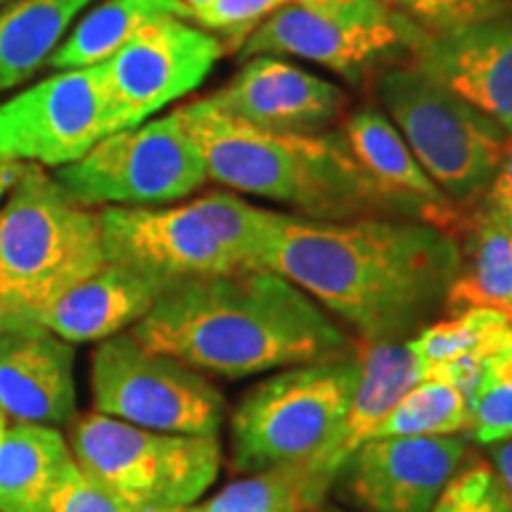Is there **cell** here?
<instances>
[{
    "instance_id": "cell-9",
    "label": "cell",
    "mask_w": 512,
    "mask_h": 512,
    "mask_svg": "<svg viewBox=\"0 0 512 512\" xmlns=\"http://www.w3.org/2000/svg\"><path fill=\"white\" fill-rule=\"evenodd\" d=\"M93 399L102 415L155 432L216 437L226 401L195 368L145 349L136 337L102 339L93 356Z\"/></svg>"
},
{
    "instance_id": "cell-38",
    "label": "cell",
    "mask_w": 512,
    "mask_h": 512,
    "mask_svg": "<svg viewBox=\"0 0 512 512\" xmlns=\"http://www.w3.org/2000/svg\"><path fill=\"white\" fill-rule=\"evenodd\" d=\"M185 5H188V8L192 10V8H202V5H207V3H211V0H183Z\"/></svg>"
},
{
    "instance_id": "cell-22",
    "label": "cell",
    "mask_w": 512,
    "mask_h": 512,
    "mask_svg": "<svg viewBox=\"0 0 512 512\" xmlns=\"http://www.w3.org/2000/svg\"><path fill=\"white\" fill-rule=\"evenodd\" d=\"M76 460L50 427L22 422L0 439V512H50Z\"/></svg>"
},
{
    "instance_id": "cell-29",
    "label": "cell",
    "mask_w": 512,
    "mask_h": 512,
    "mask_svg": "<svg viewBox=\"0 0 512 512\" xmlns=\"http://www.w3.org/2000/svg\"><path fill=\"white\" fill-rule=\"evenodd\" d=\"M470 408L467 437L484 446L512 439V332L501 349L484 358Z\"/></svg>"
},
{
    "instance_id": "cell-12",
    "label": "cell",
    "mask_w": 512,
    "mask_h": 512,
    "mask_svg": "<svg viewBox=\"0 0 512 512\" xmlns=\"http://www.w3.org/2000/svg\"><path fill=\"white\" fill-rule=\"evenodd\" d=\"M105 67L62 69L0 105V157L24 164L79 162L107 136Z\"/></svg>"
},
{
    "instance_id": "cell-10",
    "label": "cell",
    "mask_w": 512,
    "mask_h": 512,
    "mask_svg": "<svg viewBox=\"0 0 512 512\" xmlns=\"http://www.w3.org/2000/svg\"><path fill=\"white\" fill-rule=\"evenodd\" d=\"M425 36L384 0L287 3L249 34L240 55L299 57L354 76L394 50H411Z\"/></svg>"
},
{
    "instance_id": "cell-35",
    "label": "cell",
    "mask_w": 512,
    "mask_h": 512,
    "mask_svg": "<svg viewBox=\"0 0 512 512\" xmlns=\"http://www.w3.org/2000/svg\"><path fill=\"white\" fill-rule=\"evenodd\" d=\"M489 463L496 470V475H498V479H501L505 494H508L510 503H512V439L491 444Z\"/></svg>"
},
{
    "instance_id": "cell-21",
    "label": "cell",
    "mask_w": 512,
    "mask_h": 512,
    "mask_svg": "<svg viewBox=\"0 0 512 512\" xmlns=\"http://www.w3.org/2000/svg\"><path fill=\"white\" fill-rule=\"evenodd\" d=\"M458 273L446 294L444 313L494 309L512 318V216L489 197L463 209L456 228Z\"/></svg>"
},
{
    "instance_id": "cell-33",
    "label": "cell",
    "mask_w": 512,
    "mask_h": 512,
    "mask_svg": "<svg viewBox=\"0 0 512 512\" xmlns=\"http://www.w3.org/2000/svg\"><path fill=\"white\" fill-rule=\"evenodd\" d=\"M50 512H136L110 489L88 477L79 465L69 472L53 498Z\"/></svg>"
},
{
    "instance_id": "cell-36",
    "label": "cell",
    "mask_w": 512,
    "mask_h": 512,
    "mask_svg": "<svg viewBox=\"0 0 512 512\" xmlns=\"http://www.w3.org/2000/svg\"><path fill=\"white\" fill-rule=\"evenodd\" d=\"M24 162H12V159L0 157V200L12 190V185L19 181L24 171Z\"/></svg>"
},
{
    "instance_id": "cell-37",
    "label": "cell",
    "mask_w": 512,
    "mask_h": 512,
    "mask_svg": "<svg viewBox=\"0 0 512 512\" xmlns=\"http://www.w3.org/2000/svg\"><path fill=\"white\" fill-rule=\"evenodd\" d=\"M290 3H302V5H323V3H339V0H290Z\"/></svg>"
},
{
    "instance_id": "cell-5",
    "label": "cell",
    "mask_w": 512,
    "mask_h": 512,
    "mask_svg": "<svg viewBox=\"0 0 512 512\" xmlns=\"http://www.w3.org/2000/svg\"><path fill=\"white\" fill-rule=\"evenodd\" d=\"M361 380L358 351L335 361L285 368L254 384L230 418L238 472L302 465L335 437Z\"/></svg>"
},
{
    "instance_id": "cell-1",
    "label": "cell",
    "mask_w": 512,
    "mask_h": 512,
    "mask_svg": "<svg viewBox=\"0 0 512 512\" xmlns=\"http://www.w3.org/2000/svg\"><path fill=\"white\" fill-rule=\"evenodd\" d=\"M456 235L406 216L318 221L273 211L261 271L309 294L363 344L408 342L444 311Z\"/></svg>"
},
{
    "instance_id": "cell-11",
    "label": "cell",
    "mask_w": 512,
    "mask_h": 512,
    "mask_svg": "<svg viewBox=\"0 0 512 512\" xmlns=\"http://www.w3.org/2000/svg\"><path fill=\"white\" fill-rule=\"evenodd\" d=\"M226 53L216 34L181 17H157L102 62L107 136L145 124L152 114L195 91Z\"/></svg>"
},
{
    "instance_id": "cell-30",
    "label": "cell",
    "mask_w": 512,
    "mask_h": 512,
    "mask_svg": "<svg viewBox=\"0 0 512 512\" xmlns=\"http://www.w3.org/2000/svg\"><path fill=\"white\" fill-rule=\"evenodd\" d=\"M384 3L427 36L446 34L512 12V0H384Z\"/></svg>"
},
{
    "instance_id": "cell-24",
    "label": "cell",
    "mask_w": 512,
    "mask_h": 512,
    "mask_svg": "<svg viewBox=\"0 0 512 512\" xmlns=\"http://www.w3.org/2000/svg\"><path fill=\"white\" fill-rule=\"evenodd\" d=\"M166 15L190 19V8L183 0H102L76 22L50 55L48 67L62 72L107 62L147 22Z\"/></svg>"
},
{
    "instance_id": "cell-27",
    "label": "cell",
    "mask_w": 512,
    "mask_h": 512,
    "mask_svg": "<svg viewBox=\"0 0 512 512\" xmlns=\"http://www.w3.org/2000/svg\"><path fill=\"white\" fill-rule=\"evenodd\" d=\"M470 401L451 384L420 380L396 403L373 439L384 437H451L470 434Z\"/></svg>"
},
{
    "instance_id": "cell-3",
    "label": "cell",
    "mask_w": 512,
    "mask_h": 512,
    "mask_svg": "<svg viewBox=\"0 0 512 512\" xmlns=\"http://www.w3.org/2000/svg\"><path fill=\"white\" fill-rule=\"evenodd\" d=\"M211 181L287 204L318 221L406 216L373 183L342 136L278 133L228 117L209 98L178 107ZM408 219V216H406Z\"/></svg>"
},
{
    "instance_id": "cell-13",
    "label": "cell",
    "mask_w": 512,
    "mask_h": 512,
    "mask_svg": "<svg viewBox=\"0 0 512 512\" xmlns=\"http://www.w3.org/2000/svg\"><path fill=\"white\" fill-rule=\"evenodd\" d=\"M107 264L147 273L166 285L240 273L195 204L183 207H107L100 211Z\"/></svg>"
},
{
    "instance_id": "cell-40",
    "label": "cell",
    "mask_w": 512,
    "mask_h": 512,
    "mask_svg": "<svg viewBox=\"0 0 512 512\" xmlns=\"http://www.w3.org/2000/svg\"><path fill=\"white\" fill-rule=\"evenodd\" d=\"M3 411H0V439H3V434H5V418H3Z\"/></svg>"
},
{
    "instance_id": "cell-20",
    "label": "cell",
    "mask_w": 512,
    "mask_h": 512,
    "mask_svg": "<svg viewBox=\"0 0 512 512\" xmlns=\"http://www.w3.org/2000/svg\"><path fill=\"white\" fill-rule=\"evenodd\" d=\"M166 283L119 264H105L98 273L72 287L38 318V325L64 342H102L136 325L155 306Z\"/></svg>"
},
{
    "instance_id": "cell-16",
    "label": "cell",
    "mask_w": 512,
    "mask_h": 512,
    "mask_svg": "<svg viewBox=\"0 0 512 512\" xmlns=\"http://www.w3.org/2000/svg\"><path fill=\"white\" fill-rule=\"evenodd\" d=\"M209 102L228 117L278 133H313L344 110V91L323 76L273 55L247 57Z\"/></svg>"
},
{
    "instance_id": "cell-34",
    "label": "cell",
    "mask_w": 512,
    "mask_h": 512,
    "mask_svg": "<svg viewBox=\"0 0 512 512\" xmlns=\"http://www.w3.org/2000/svg\"><path fill=\"white\" fill-rule=\"evenodd\" d=\"M484 197H489L498 209L512 216V133L508 136V143H505L501 166H498L494 181H491L489 190L484 192Z\"/></svg>"
},
{
    "instance_id": "cell-8",
    "label": "cell",
    "mask_w": 512,
    "mask_h": 512,
    "mask_svg": "<svg viewBox=\"0 0 512 512\" xmlns=\"http://www.w3.org/2000/svg\"><path fill=\"white\" fill-rule=\"evenodd\" d=\"M55 181L83 207H147L188 197L209 176L176 110L110 133L79 162L60 166Z\"/></svg>"
},
{
    "instance_id": "cell-17",
    "label": "cell",
    "mask_w": 512,
    "mask_h": 512,
    "mask_svg": "<svg viewBox=\"0 0 512 512\" xmlns=\"http://www.w3.org/2000/svg\"><path fill=\"white\" fill-rule=\"evenodd\" d=\"M74 349L36 323L0 330V411L22 422L72 418Z\"/></svg>"
},
{
    "instance_id": "cell-39",
    "label": "cell",
    "mask_w": 512,
    "mask_h": 512,
    "mask_svg": "<svg viewBox=\"0 0 512 512\" xmlns=\"http://www.w3.org/2000/svg\"><path fill=\"white\" fill-rule=\"evenodd\" d=\"M311 512H347V510H337V508H323V505H320V508L311 510Z\"/></svg>"
},
{
    "instance_id": "cell-6",
    "label": "cell",
    "mask_w": 512,
    "mask_h": 512,
    "mask_svg": "<svg viewBox=\"0 0 512 512\" xmlns=\"http://www.w3.org/2000/svg\"><path fill=\"white\" fill-rule=\"evenodd\" d=\"M387 117L411 147L425 174L458 207L489 190L510 133L458 95L427 79L413 64L377 76Z\"/></svg>"
},
{
    "instance_id": "cell-14",
    "label": "cell",
    "mask_w": 512,
    "mask_h": 512,
    "mask_svg": "<svg viewBox=\"0 0 512 512\" xmlns=\"http://www.w3.org/2000/svg\"><path fill=\"white\" fill-rule=\"evenodd\" d=\"M470 456V437L370 439L339 472V496L363 512H432Z\"/></svg>"
},
{
    "instance_id": "cell-23",
    "label": "cell",
    "mask_w": 512,
    "mask_h": 512,
    "mask_svg": "<svg viewBox=\"0 0 512 512\" xmlns=\"http://www.w3.org/2000/svg\"><path fill=\"white\" fill-rule=\"evenodd\" d=\"M93 0H12L0 10V93L27 81L50 60Z\"/></svg>"
},
{
    "instance_id": "cell-25",
    "label": "cell",
    "mask_w": 512,
    "mask_h": 512,
    "mask_svg": "<svg viewBox=\"0 0 512 512\" xmlns=\"http://www.w3.org/2000/svg\"><path fill=\"white\" fill-rule=\"evenodd\" d=\"M512 332V318L494 309H467L437 323L425 325L408 339L420 377L427 370L460 361V358H486L505 344Z\"/></svg>"
},
{
    "instance_id": "cell-42",
    "label": "cell",
    "mask_w": 512,
    "mask_h": 512,
    "mask_svg": "<svg viewBox=\"0 0 512 512\" xmlns=\"http://www.w3.org/2000/svg\"><path fill=\"white\" fill-rule=\"evenodd\" d=\"M0 3H5V0H0Z\"/></svg>"
},
{
    "instance_id": "cell-4",
    "label": "cell",
    "mask_w": 512,
    "mask_h": 512,
    "mask_svg": "<svg viewBox=\"0 0 512 512\" xmlns=\"http://www.w3.org/2000/svg\"><path fill=\"white\" fill-rule=\"evenodd\" d=\"M107 264L100 214L74 202L38 164L0 207V330L36 323Z\"/></svg>"
},
{
    "instance_id": "cell-2",
    "label": "cell",
    "mask_w": 512,
    "mask_h": 512,
    "mask_svg": "<svg viewBox=\"0 0 512 512\" xmlns=\"http://www.w3.org/2000/svg\"><path fill=\"white\" fill-rule=\"evenodd\" d=\"M131 335L145 349L230 380L358 351L316 299L275 271L169 285Z\"/></svg>"
},
{
    "instance_id": "cell-41",
    "label": "cell",
    "mask_w": 512,
    "mask_h": 512,
    "mask_svg": "<svg viewBox=\"0 0 512 512\" xmlns=\"http://www.w3.org/2000/svg\"><path fill=\"white\" fill-rule=\"evenodd\" d=\"M183 508H178V510H136V512H181Z\"/></svg>"
},
{
    "instance_id": "cell-7",
    "label": "cell",
    "mask_w": 512,
    "mask_h": 512,
    "mask_svg": "<svg viewBox=\"0 0 512 512\" xmlns=\"http://www.w3.org/2000/svg\"><path fill=\"white\" fill-rule=\"evenodd\" d=\"M76 465L133 510L188 508L216 482L219 437L155 432L102 413L72 430Z\"/></svg>"
},
{
    "instance_id": "cell-18",
    "label": "cell",
    "mask_w": 512,
    "mask_h": 512,
    "mask_svg": "<svg viewBox=\"0 0 512 512\" xmlns=\"http://www.w3.org/2000/svg\"><path fill=\"white\" fill-rule=\"evenodd\" d=\"M342 140L366 174L382 192H387L408 219L432 223L456 233L463 207L453 204L425 174L387 114L363 107L347 119Z\"/></svg>"
},
{
    "instance_id": "cell-31",
    "label": "cell",
    "mask_w": 512,
    "mask_h": 512,
    "mask_svg": "<svg viewBox=\"0 0 512 512\" xmlns=\"http://www.w3.org/2000/svg\"><path fill=\"white\" fill-rule=\"evenodd\" d=\"M432 512H512V503L489 460H470L444 486Z\"/></svg>"
},
{
    "instance_id": "cell-26",
    "label": "cell",
    "mask_w": 512,
    "mask_h": 512,
    "mask_svg": "<svg viewBox=\"0 0 512 512\" xmlns=\"http://www.w3.org/2000/svg\"><path fill=\"white\" fill-rule=\"evenodd\" d=\"M328 491L306 465H285L228 484L207 503L181 512H311L323 505Z\"/></svg>"
},
{
    "instance_id": "cell-28",
    "label": "cell",
    "mask_w": 512,
    "mask_h": 512,
    "mask_svg": "<svg viewBox=\"0 0 512 512\" xmlns=\"http://www.w3.org/2000/svg\"><path fill=\"white\" fill-rule=\"evenodd\" d=\"M192 204L240 271H261V254L273 216L271 209L254 207L233 192H207Z\"/></svg>"
},
{
    "instance_id": "cell-15",
    "label": "cell",
    "mask_w": 512,
    "mask_h": 512,
    "mask_svg": "<svg viewBox=\"0 0 512 512\" xmlns=\"http://www.w3.org/2000/svg\"><path fill=\"white\" fill-rule=\"evenodd\" d=\"M411 64L512 133V12L422 36Z\"/></svg>"
},
{
    "instance_id": "cell-32",
    "label": "cell",
    "mask_w": 512,
    "mask_h": 512,
    "mask_svg": "<svg viewBox=\"0 0 512 512\" xmlns=\"http://www.w3.org/2000/svg\"><path fill=\"white\" fill-rule=\"evenodd\" d=\"M287 3L290 0H211L202 8H192L190 19L211 34L238 36L245 41L266 17Z\"/></svg>"
},
{
    "instance_id": "cell-19",
    "label": "cell",
    "mask_w": 512,
    "mask_h": 512,
    "mask_svg": "<svg viewBox=\"0 0 512 512\" xmlns=\"http://www.w3.org/2000/svg\"><path fill=\"white\" fill-rule=\"evenodd\" d=\"M358 358H361V380L342 425L323 446V451L304 463L325 491H330V486L337 482L342 467L358 448L373 439L377 427L387 420L396 403L422 380L408 342L361 344Z\"/></svg>"
}]
</instances>
